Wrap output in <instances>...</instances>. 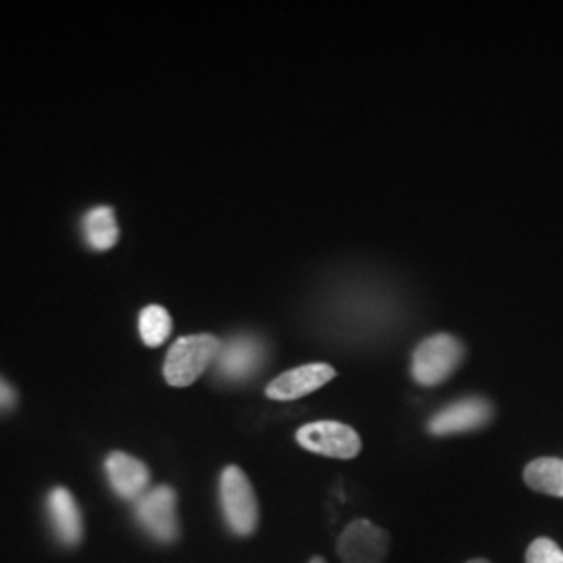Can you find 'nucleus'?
Segmentation results:
<instances>
[{"label":"nucleus","instance_id":"nucleus-1","mask_svg":"<svg viewBox=\"0 0 563 563\" xmlns=\"http://www.w3.org/2000/svg\"><path fill=\"white\" fill-rule=\"evenodd\" d=\"M220 349H222V342L213 334H195V336L178 339L172 344L165 357V365H163L165 380L178 388L190 386L211 363H216Z\"/></svg>","mask_w":563,"mask_h":563},{"label":"nucleus","instance_id":"nucleus-2","mask_svg":"<svg viewBox=\"0 0 563 563\" xmlns=\"http://www.w3.org/2000/svg\"><path fill=\"white\" fill-rule=\"evenodd\" d=\"M220 504L230 530L239 537H251L260 523L257 495L246 474L236 465H228L220 478Z\"/></svg>","mask_w":563,"mask_h":563},{"label":"nucleus","instance_id":"nucleus-3","mask_svg":"<svg viewBox=\"0 0 563 563\" xmlns=\"http://www.w3.org/2000/svg\"><path fill=\"white\" fill-rule=\"evenodd\" d=\"M463 360V344L451 334H434L413 351L411 374L422 386L444 383Z\"/></svg>","mask_w":563,"mask_h":563},{"label":"nucleus","instance_id":"nucleus-4","mask_svg":"<svg viewBox=\"0 0 563 563\" xmlns=\"http://www.w3.org/2000/svg\"><path fill=\"white\" fill-rule=\"evenodd\" d=\"M136 518L159 543H174L180 537L178 497L172 486H157L136 499Z\"/></svg>","mask_w":563,"mask_h":563},{"label":"nucleus","instance_id":"nucleus-5","mask_svg":"<svg viewBox=\"0 0 563 563\" xmlns=\"http://www.w3.org/2000/svg\"><path fill=\"white\" fill-rule=\"evenodd\" d=\"M297 443L302 449L332 460H353L362 451L360 434L341 422H313L299 428Z\"/></svg>","mask_w":563,"mask_h":563},{"label":"nucleus","instance_id":"nucleus-6","mask_svg":"<svg viewBox=\"0 0 563 563\" xmlns=\"http://www.w3.org/2000/svg\"><path fill=\"white\" fill-rule=\"evenodd\" d=\"M388 532L369 520H355L344 528L336 544L342 563H383L388 555Z\"/></svg>","mask_w":563,"mask_h":563},{"label":"nucleus","instance_id":"nucleus-7","mask_svg":"<svg viewBox=\"0 0 563 563\" xmlns=\"http://www.w3.org/2000/svg\"><path fill=\"white\" fill-rule=\"evenodd\" d=\"M493 418V405L483 397H467L462 401L451 402L428 422V430L434 437H451L478 430Z\"/></svg>","mask_w":563,"mask_h":563},{"label":"nucleus","instance_id":"nucleus-8","mask_svg":"<svg viewBox=\"0 0 563 563\" xmlns=\"http://www.w3.org/2000/svg\"><path fill=\"white\" fill-rule=\"evenodd\" d=\"M334 376L336 369L328 363H307L274 378L265 388V395L274 401H297L320 390L323 384L330 383Z\"/></svg>","mask_w":563,"mask_h":563},{"label":"nucleus","instance_id":"nucleus-9","mask_svg":"<svg viewBox=\"0 0 563 563\" xmlns=\"http://www.w3.org/2000/svg\"><path fill=\"white\" fill-rule=\"evenodd\" d=\"M265 357L262 342L253 336H236L222 344L218 360H216V374L230 380V383H242L251 378Z\"/></svg>","mask_w":563,"mask_h":563},{"label":"nucleus","instance_id":"nucleus-10","mask_svg":"<svg viewBox=\"0 0 563 563\" xmlns=\"http://www.w3.org/2000/svg\"><path fill=\"white\" fill-rule=\"evenodd\" d=\"M104 470H107L109 483L121 499H130V501L141 499L151 483L148 467L128 453H120V451L111 453L104 462Z\"/></svg>","mask_w":563,"mask_h":563},{"label":"nucleus","instance_id":"nucleus-11","mask_svg":"<svg viewBox=\"0 0 563 563\" xmlns=\"http://www.w3.org/2000/svg\"><path fill=\"white\" fill-rule=\"evenodd\" d=\"M48 518L53 523V532L57 534L60 543L78 544L84 537V523H81L80 509L76 499L67 488L51 490L46 499Z\"/></svg>","mask_w":563,"mask_h":563},{"label":"nucleus","instance_id":"nucleus-12","mask_svg":"<svg viewBox=\"0 0 563 563\" xmlns=\"http://www.w3.org/2000/svg\"><path fill=\"white\" fill-rule=\"evenodd\" d=\"M84 236L86 242L95 249V251H109L111 246H115V242L120 239V228L118 220L113 216V209L109 207H95L84 216Z\"/></svg>","mask_w":563,"mask_h":563},{"label":"nucleus","instance_id":"nucleus-13","mask_svg":"<svg viewBox=\"0 0 563 563\" xmlns=\"http://www.w3.org/2000/svg\"><path fill=\"white\" fill-rule=\"evenodd\" d=\"M523 481L537 493L563 499V460L541 457L528 463L523 470Z\"/></svg>","mask_w":563,"mask_h":563},{"label":"nucleus","instance_id":"nucleus-14","mask_svg":"<svg viewBox=\"0 0 563 563\" xmlns=\"http://www.w3.org/2000/svg\"><path fill=\"white\" fill-rule=\"evenodd\" d=\"M139 330L146 346H162L172 334V318L162 305H148L141 311Z\"/></svg>","mask_w":563,"mask_h":563},{"label":"nucleus","instance_id":"nucleus-15","mask_svg":"<svg viewBox=\"0 0 563 563\" xmlns=\"http://www.w3.org/2000/svg\"><path fill=\"white\" fill-rule=\"evenodd\" d=\"M526 563H563L562 547L551 539H537L526 551Z\"/></svg>","mask_w":563,"mask_h":563},{"label":"nucleus","instance_id":"nucleus-16","mask_svg":"<svg viewBox=\"0 0 563 563\" xmlns=\"http://www.w3.org/2000/svg\"><path fill=\"white\" fill-rule=\"evenodd\" d=\"M15 401H18V395H15V390L11 388V384L0 378V411H2V409H11V407L15 405Z\"/></svg>","mask_w":563,"mask_h":563},{"label":"nucleus","instance_id":"nucleus-17","mask_svg":"<svg viewBox=\"0 0 563 563\" xmlns=\"http://www.w3.org/2000/svg\"><path fill=\"white\" fill-rule=\"evenodd\" d=\"M309 563H328L325 562V560H323V558H313V560H311V562Z\"/></svg>","mask_w":563,"mask_h":563},{"label":"nucleus","instance_id":"nucleus-18","mask_svg":"<svg viewBox=\"0 0 563 563\" xmlns=\"http://www.w3.org/2000/svg\"><path fill=\"white\" fill-rule=\"evenodd\" d=\"M467 563H490V562H488V560H472V562H467Z\"/></svg>","mask_w":563,"mask_h":563}]
</instances>
